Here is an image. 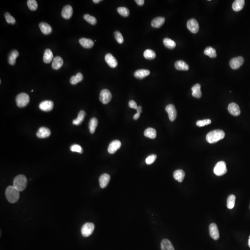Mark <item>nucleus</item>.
I'll use <instances>...</instances> for the list:
<instances>
[{
    "label": "nucleus",
    "mask_w": 250,
    "mask_h": 250,
    "mask_svg": "<svg viewBox=\"0 0 250 250\" xmlns=\"http://www.w3.org/2000/svg\"><path fill=\"white\" fill-rule=\"evenodd\" d=\"M80 45L85 48H91L93 47L94 42L89 39L81 38L79 40Z\"/></svg>",
    "instance_id": "obj_21"
},
{
    "label": "nucleus",
    "mask_w": 250,
    "mask_h": 250,
    "mask_svg": "<svg viewBox=\"0 0 250 250\" xmlns=\"http://www.w3.org/2000/svg\"><path fill=\"white\" fill-rule=\"evenodd\" d=\"M98 121L97 118H93L90 120L89 123V131L91 134H94L97 126Z\"/></svg>",
    "instance_id": "obj_35"
},
{
    "label": "nucleus",
    "mask_w": 250,
    "mask_h": 250,
    "mask_svg": "<svg viewBox=\"0 0 250 250\" xmlns=\"http://www.w3.org/2000/svg\"><path fill=\"white\" fill-rule=\"evenodd\" d=\"M53 58V55L52 52L50 49H46L44 54V62L46 64H49L52 61Z\"/></svg>",
    "instance_id": "obj_28"
},
{
    "label": "nucleus",
    "mask_w": 250,
    "mask_h": 250,
    "mask_svg": "<svg viewBox=\"0 0 250 250\" xmlns=\"http://www.w3.org/2000/svg\"><path fill=\"white\" fill-rule=\"evenodd\" d=\"M235 199L236 197L233 195H231L228 197L227 199V207L228 209H233L235 206Z\"/></svg>",
    "instance_id": "obj_37"
},
{
    "label": "nucleus",
    "mask_w": 250,
    "mask_h": 250,
    "mask_svg": "<svg viewBox=\"0 0 250 250\" xmlns=\"http://www.w3.org/2000/svg\"><path fill=\"white\" fill-rule=\"evenodd\" d=\"M228 110L231 115L235 116H237L241 114V109L240 107L236 103L232 102L228 105Z\"/></svg>",
    "instance_id": "obj_12"
},
{
    "label": "nucleus",
    "mask_w": 250,
    "mask_h": 250,
    "mask_svg": "<svg viewBox=\"0 0 250 250\" xmlns=\"http://www.w3.org/2000/svg\"><path fill=\"white\" fill-rule=\"evenodd\" d=\"M121 146V143L119 140H116L111 142L108 148L109 153L114 154Z\"/></svg>",
    "instance_id": "obj_15"
},
{
    "label": "nucleus",
    "mask_w": 250,
    "mask_h": 250,
    "mask_svg": "<svg viewBox=\"0 0 250 250\" xmlns=\"http://www.w3.org/2000/svg\"><path fill=\"white\" fill-rule=\"evenodd\" d=\"M136 110H137V113H141L142 112V107H141V106H138V108H137Z\"/></svg>",
    "instance_id": "obj_50"
},
{
    "label": "nucleus",
    "mask_w": 250,
    "mask_h": 250,
    "mask_svg": "<svg viewBox=\"0 0 250 250\" xmlns=\"http://www.w3.org/2000/svg\"><path fill=\"white\" fill-rule=\"evenodd\" d=\"M54 104L51 101H45L42 102L39 105V108L42 111L45 112L50 111L53 108Z\"/></svg>",
    "instance_id": "obj_13"
},
{
    "label": "nucleus",
    "mask_w": 250,
    "mask_h": 250,
    "mask_svg": "<svg viewBox=\"0 0 250 250\" xmlns=\"http://www.w3.org/2000/svg\"><path fill=\"white\" fill-rule=\"evenodd\" d=\"M144 56L148 60H153L156 57V53L153 50L148 49L145 51Z\"/></svg>",
    "instance_id": "obj_38"
},
{
    "label": "nucleus",
    "mask_w": 250,
    "mask_h": 250,
    "mask_svg": "<svg viewBox=\"0 0 250 250\" xmlns=\"http://www.w3.org/2000/svg\"><path fill=\"white\" fill-rule=\"evenodd\" d=\"M144 135L145 137L150 138L151 139H154L156 138L157 136V132L156 130L154 128L149 127L145 131Z\"/></svg>",
    "instance_id": "obj_31"
},
{
    "label": "nucleus",
    "mask_w": 250,
    "mask_h": 250,
    "mask_svg": "<svg viewBox=\"0 0 250 250\" xmlns=\"http://www.w3.org/2000/svg\"><path fill=\"white\" fill-rule=\"evenodd\" d=\"M161 248L162 250H175L172 243L167 239H164L162 241Z\"/></svg>",
    "instance_id": "obj_30"
},
{
    "label": "nucleus",
    "mask_w": 250,
    "mask_h": 250,
    "mask_svg": "<svg viewBox=\"0 0 250 250\" xmlns=\"http://www.w3.org/2000/svg\"><path fill=\"white\" fill-rule=\"evenodd\" d=\"M84 19L90 23V24L94 25L97 23V19L93 16H91L89 14H85L84 16Z\"/></svg>",
    "instance_id": "obj_39"
},
{
    "label": "nucleus",
    "mask_w": 250,
    "mask_h": 250,
    "mask_svg": "<svg viewBox=\"0 0 250 250\" xmlns=\"http://www.w3.org/2000/svg\"><path fill=\"white\" fill-rule=\"evenodd\" d=\"M164 44L169 49H173L176 47L175 42L169 38H165L163 40Z\"/></svg>",
    "instance_id": "obj_36"
},
{
    "label": "nucleus",
    "mask_w": 250,
    "mask_h": 250,
    "mask_svg": "<svg viewBox=\"0 0 250 250\" xmlns=\"http://www.w3.org/2000/svg\"><path fill=\"white\" fill-rule=\"evenodd\" d=\"M225 136V132L222 130H214L209 132L206 136V140L210 144H213L222 140Z\"/></svg>",
    "instance_id": "obj_1"
},
{
    "label": "nucleus",
    "mask_w": 250,
    "mask_h": 250,
    "mask_svg": "<svg viewBox=\"0 0 250 250\" xmlns=\"http://www.w3.org/2000/svg\"><path fill=\"white\" fill-rule=\"evenodd\" d=\"M4 16L8 23L12 24L13 25L15 23L16 21H15V19L14 17L11 16L9 13L8 12L5 13Z\"/></svg>",
    "instance_id": "obj_42"
},
{
    "label": "nucleus",
    "mask_w": 250,
    "mask_h": 250,
    "mask_svg": "<svg viewBox=\"0 0 250 250\" xmlns=\"http://www.w3.org/2000/svg\"><path fill=\"white\" fill-rule=\"evenodd\" d=\"M105 60L108 65L111 68H116L117 66L118 62L116 59L110 53L106 54Z\"/></svg>",
    "instance_id": "obj_17"
},
{
    "label": "nucleus",
    "mask_w": 250,
    "mask_h": 250,
    "mask_svg": "<svg viewBox=\"0 0 250 250\" xmlns=\"http://www.w3.org/2000/svg\"><path fill=\"white\" fill-rule=\"evenodd\" d=\"M30 101L29 97L27 94L21 93L17 95L16 102L17 106L20 108H23L27 106Z\"/></svg>",
    "instance_id": "obj_4"
},
{
    "label": "nucleus",
    "mask_w": 250,
    "mask_h": 250,
    "mask_svg": "<svg viewBox=\"0 0 250 250\" xmlns=\"http://www.w3.org/2000/svg\"><path fill=\"white\" fill-rule=\"evenodd\" d=\"M249 238H250V236H249Z\"/></svg>",
    "instance_id": "obj_53"
},
{
    "label": "nucleus",
    "mask_w": 250,
    "mask_h": 250,
    "mask_svg": "<svg viewBox=\"0 0 250 250\" xmlns=\"http://www.w3.org/2000/svg\"><path fill=\"white\" fill-rule=\"evenodd\" d=\"M84 79V76L82 73H77L76 75L74 76L71 77L70 79V83L72 85H76V84L81 82Z\"/></svg>",
    "instance_id": "obj_32"
},
{
    "label": "nucleus",
    "mask_w": 250,
    "mask_h": 250,
    "mask_svg": "<svg viewBox=\"0 0 250 250\" xmlns=\"http://www.w3.org/2000/svg\"><path fill=\"white\" fill-rule=\"evenodd\" d=\"M70 150L73 152H76V153H82L83 152V150L82 147L79 145H73L70 146Z\"/></svg>",
    "instance_id": "obj_44"
},
{
    "label": "nucleus",
    "mask_w": 250,
    "mask_h": 250,
    "mask_svg": "<svg viewBox=\"0 0 250 250\" xmlns=\"http://www.w3.org/2000/svg\"><path fill=\"white\" fill-rule=\"evenodd\" d=\"M209 234L213 240L217 241L219 238V232L216 224L213 223L210 224L209 226Z\"/></svg>",
    "instance_id": "obj_11"
},
{
    "label": "nucleus",
    "mask_w": 250,
    "mask_h": 250,
    "mask_svg": "<svg viewBox=\"0 0 250 250\" xmlns=\"http://www.w3.org/2000/svg\"><path fill=\"white\" fill-rule=\"evenodd\" d=\"M63 63L64 62L62 57L60 56L55 57L53 58L52 65L54 70H58L62 66Z\"/></svg>",
    "instance_id": "obj_23"
},
{
    "label": "nucleus",
    "mask_w": 250,
    "mask_h": 250,
    "mask_svg": "<svg viewBox=\"0 0 250 250\" xmlns=\"http://www.w3.org/2000/svg\"><path fill=\"white\" fill-rule=\"evenodd\" d=\"M28 180L24 175H20L15 177L13 182V186L20 192L24 190L27 187Z\"/></svg>",
    "instance_id": "obj_3"
},
{
    "label": "nucleus",
    "mask_w": 250,
    "mask_h": 250,
    "mask_svg": "<svg viewBox=\"0 0 250 250\" xmlns=\"http://www.w3.org/2000/svg\"><path fill=\"white\" fill-rule=\"evenodd\" d=\"M114 35H115L116 40L118 43H123V41H124V39H123L122 34L119 31H116L114 33Z\"/></svg>",
    "instance_id": "obj_43"
},
{
    "label": "nucleus",
    "mask_w": 250,
    "mask_h": 250,
    "mask_svg": "<svg viewBox=\"0 0 250 250\" xmlns=\"http://www.w3.org/2000/svg\"><path fill=\"white\" fill-rule=\"evenodd\" d=\"M94 229V225L92 223H86L81 229V233L84 237H88L92 234Z\"/></svg>",
    "instance_id": "obj_6"
},
{
    "label": "nucleus",
    "mask_w": 250,
    "mask_h": 250,
    "mask_svg": "<svg viewBox=\"0 0 250 250\" xmlns=\"http://www.w3.org/2000/svg\"><path fill=\"white\" fill-rule=\"evenodd\" d=\"M39 27L42 33L45 35H49L52 32V28L47 23H40L39 24Z\"/></svg>",
    "instance_id": "obj_19"
},
{
    "label": "nucleus",
    "mask_w": 250,
    "mask_h": 250,
    "mask_svg": "<svg viewBox=\"0 0 250 250\" xmlns=\"http://www.w3.org/2000/svg\"><path fill=\"white\" fill-rule=\"evenodd\" d=\"M156 158H157V155L155 154H152V155H150L148 157H147L146 159H145V162L146 164H151L153 163L156 160Z\"/></svg>",
    "instance_id": "obj_46"
},
{
    "label": "nucleus",
    "mask_w": 250,
    "mask_h": 250,
    "mask_svg": "<svg viewBox=\"0 0 250 250\" xmlns=\"http://www.w3.org/2000/svg\"><path fill=\"white\" fill-rule=\"evenodd\" d=\"M112 95L111 93L107 89H104L101 91L100 93V101L103 104H106L108 103L111 100Z\"/></svg>",
    "instance_id": "obj_7"
},
{
    "label": "nucleus",
    "mask_w": 250,
    "mask_h": 250,
    "mask_svg": "<svg viewBox=\"0 0 250 250\" xmlns=\"http://www.w3.org/2000/svg\"><path fill=\"white\" fill-rule=\"evenodd\" d=\"M175 67L176 69L180 70H189V65L186 62L182 60H178L175 64Z\"/></svg>",
    "instance_id": "obj_25"
},
{
    "label": "nucleus",
    "mask_w": 250,
    "mask_h": 250,
    "mask_svg": "<svg viewBox=\"0 0 250 250\" xmlns=\"http://www.w3.org/2000/svg\"><path fill=\"white\" fill-rule=\"evenodd\" d=\"M187 28L192 33H195L199 30V25L196 20L191 19L187 21Z\"/></svg>",
    "instance_id": "obj_9"
},
{
    "label": "nucleus",
    "mask_w": 250,
    "mask_h": 250,
    "mask_svg": "<svg viewBox=\"0 0 250 250\" xmlns=\"http://www.w3.org/2000/svg\"><path fill=\"white\" fill-rule=\"evenodd\" d=\"M5 195L9 203H15L19 199L20 191L14 186H9L6 190Z\"/></svg>",
    "instance_id": "obj_2"
},
{
    "label": "nucleus",
    "mask_w": 250,
    "mask_h": 250,
    "mask_svg": "<svg viewBox=\"0 0 250 250\" xmlns=\"http://www.w3.org/2000/svg\"><path fill=\"white\" fill-rule=\"evenodd\" d=\"M102 1L101 0H93V1L94 2V3H98L99 2H100V1Z\"/></svg>",
    "instance_id": "obj_51"
},
{
    "label": "nucleus",
    "mask_w": 250,
    "mask_h": 250,
    "mask_svg": "<svg viewBox=\"0 0 250 250\" xmlns=\"http://www.w3.org/2000/svg\"><path fill=\"white\" fill-rule=\"evenodd\" d=\"M204 54L212 58H214L217 56L216 50L212 47H207L204 50Z\"/></svg>",
    "instance_id": "obj_34"
},
{
    "label": "nucleus",
    "mask_w": 250,
    "mask_h": 250,
    "mask_svg": "<svg viewBox=\"0 0 250 250\" xmlns=\"http://www.w3.org/2000/svg\"><path fill=\"white\" fill-rule=\"evenodd\" d=\"M129 107L132 108H134V109H137L138 108V106H137V103L135 101L133 100H131L129 102Z\"/></svg>",
    "instance_id": "obj_47"
},
{
    "label": "nucleus",
    "mask_w": 250,
    "mask_h": 250,
    "mask_svg": "<svg viewBox=\"0 0 250 250\" xmlns=\"http://www.w3.org/2000/svg\"><path fill=\"white\" fill-rule=\"evenodd\" d=\"M27 4L29 9L32 11L36 10L38 8V3L35 0H28Z\"/></svg>",
    "instance_id": "obj_40"
},
{
    "label": "nucleus",
    "mask_w": 250,
    "mask_h": 250,
    "mask_svg": "<svg viewBox=\"0 0 250 250\" xmlns=\"http://www.w3.org/2000/svg\"><path fill=\"white\" fill-rule=\"evenodd\" d=\"M19 53L17 50H14L11 52L9 54V58H8V62L10 65H15L16 58L19 56Z\"/></svg>",
    "instance_id": "obj_24"
},
{
    "label": "nucleus",
    "mask_w": 250,
    "mask_h": 250,
    "mask_svg": "<svg viewBox=\"0 0 250 250\" xmlns=\"http://www.w3.org/2000/svg\"><path fill=\"white\" fill-rule=\"evenodd\" d=\"M110 180V177L108 174L104 173L101 175L99 178V183L101 188L104 189L107 186Z\"/></svg>",
    "instance_id": "obj_18"
},
{
    "label": "nucleus",
    "mask_w": 250,
    "mask_h": 250,
    "mask_svg": "<svg viewBox=\"0 0 250 250\" xmlns=\"http://www.w3.org/2000/svg\"><path fill=\"white\" fill-rule=\"evenodd\" d=\"M135 1V2L137 3V4L138 5L140 6L143 5L144 4V0H136Z\"/></svg>",
    "instance_id": "obj_48"
},
{
    "label": "nucleus",
    "mask_w": 250,
    "mask_h": 250,
    "mask_svg": "<svg viewBox=\"0 0 250 250\" xmlns=\"http://www.w3.org/2000/svg\"><path fill=\"white\" fill-rule=\"evenodd\" d=\"M150 71L146 69H140L136 70L134 73V75L136 78L139 79H142L149 75Z\"/></svg>",
    "instance_id": "obj_20"
},
{
    "label": "nucleus",
    "mask_w": 250,
    "mask_h": 250,
    "mask_svg": "<svg viewBox=\"0 0 250 250\" xmlns=\"http://www.w3.org/2000/svg\"><path fill=\"white\" fill-rule=\"evenodd\" d=\"M72 15L73 9L72 7L69 5L65 6L62 11V16L65 19L68 20L71 18Z\"/></svg>",
    "instance_id": "obj_14"
},
{
    "label": "nucleus",
    "mask_w": 250,
    "mask_h": 250,
    "mask_svg": "<svg viewBox=\"0 0 250 250\" xmlns=\"http://www.w3.org/2000/svg\"><path fill=\"white\" fill-rule=\"evenodd\" d=\"M185 172L182 170H176L173 173V177L175 180L180 182H182L185 178Z\"/></svg>",
    "instance_id": "obj_29"
},
{
    "label": "nucleus",
    "mask_w": 250,
    "mask_h": 250,
    "mask_svg": "<svg viewBox=\"0 0 250 250\" xmlns=\"http://www.w3.org/2000/svg\"><path fill=\"white\" fill-rule=\"evenodd\" d=\"M244 59L242 57H238L232 58L230 61V65L233 69H238L244 64Z\"/></svg>",
    "instance_id": "obj_10"
},
{
    "label": "nucleus",
    "mask_w": 250,
    "mask_h": 250,
    "mask_svg": "<svg viewBox=\"0 0 250 250\" xmlns=\"http://www.w3.org/2000/svg\"><path fill=\"white\" fill-rule=\"evenodd\" d=\"M140 113H137L135 114L134 116V119L135 120H137L139 119V117H140Z\"/></svg>",
    "instance_id": "obj_49"
},
{
    "label": "nucleus",
    "mask_w": 250,
    "mask_h": 250,
    "mask_svg": "<svg viewBox=\"0 0 250 250\" xmlns=\"http://www.w3.org/2000/svg\"><path fill=\"white\" fill-rule=\"evenodd\" d=\"M211 121L210 119H205V120L197 121L196 122V125L199 127H202V126H205L206 125L211 124Z\"/></svg>",
    "instance_id": "obj_45"
},
{
    "label": "nucleus",
    "mask_w": 250,
    "mask_h": 250,
    "mask_svg": "<svg viewBox=\"0 0 250 250\" xmlns=\"http://www.w3.org/2000/svg\"><path fill=\"white\" fill-rule=\"evenodd\" d=\"M36 135L38 138L41 139L47 138L51 135V131L49 128L47 127H40L37 132Z\"/></svg>",
    "instance_id": "obj_16"
},
{
    "label": "nucleus",
    "mask_w": 250,
    "mask_h": 250,
    "mask_svg": "<svg viewBox=\"0 0 250 250\" xmlns=\"http://www.w3.org/2000/svg\"><path fill=\"white\" fill-rule=\"evenodd\" d=\"M85 115H86V113L83 110H81L79 112L78 118L75 120H73L72 123L75 125H79L81 124L84 119Z\"/></svg>",
    "instance_id": "obj_33"
},
{
    "label": "nucleus",
    "mask_w": 250,
    "mask_h": 250,
    "mask_svg": "<svg viewBox=\"0 0 250 250\" xmlns=\"http://www.w3.org/2000/svg\"><path fill=\"white\" fill-rule=\"evenodd\" d=\"M165 110L168 114L169 118L171 121H174L177 116V111L174 105L169 104L165 108Z\"/></svg>",
    "instance_id": "obj_8"
},
{
    "label": "nucleus",
    "mask_w": 250,
    "mask_h": 250,
    "mask_svg": "<svg viewBox=\"0 0 250 250\" xmlns=\"http://www.w3.org/2000/svg\"><path fill=\"white\" fill-rule=\"evenodd\" d=\"M191 89L193 97L197 98L201 97L202 93L201 90V85L200 84H197L194 85L191 88Z\"/></svg>",
    "instance_id": "obj_26"
},
{
    "label": "nucleus",
    "mask_w": 250,
    "mask_h": 250,
    "mask_svg": "<svg viewBox=\"0 0 250 250\" xmlns=\"http://www.w3.org/2000/svg\"><path fill=\"white\" fill-rule=\"evenodd\" d=\"M117 11L120 15L123 17H127L129 15V10L126 7H119L117 9Z\"/></svg>",
    "instance_id": "obj_41"
},
{
    "label": "nucleus",
    "mask_w": 250,
    "mask_h": 250,
    "mask_svg": "<svg viewBox=\"0 0 250 250\" xmlns=\"http://www.w3.org/2000/svg\"><path fill=\"white\" fill-rule=\"evenodd\" d=\"M245 1L244 0H236L233 4L232 8L235 11H240L242 9L245 5Z\"/></svg>",
    "instance_id": "obj_27"
},
{
    "label": "nucleus",
    "mask_w": 250,
    "mask_h": 250,
    "mask_svg": "<svg viewBox=\"0 0 250 250\" xmlns=\"http://www.w3.org/2000/svg\"><path fill=\"white\" fill-rule=\"evenodd\" d=\"M165 22V18L163 17H158L152 20L151 25L154 28H159L162 27Z\"/></svg>",
    "instance_id": "obj_22"
},
{
    "label": "nucleus",
    "mask_w": 250,
    "mask_h": 250,
    "mask_svg": "<svg viewBox=\"0 0 250 250\" xmlns=\"http://www.w3.org/2000/svg\"><path fill=\"white\" fill-rule=\"evenodd\" d=\"M214 172L218 176H223L226 174L227 172L226 163L223 161L218 162L214 169Z\"/></svg>",
    "instance_id": "obj_5"
},
{
    "label": "nucleus",
    "mask_w": 250,
    "mask_h": 250,
    "mask_svg": "<svg viewBox=\"0 0 250 250\" xmlns=\"http://www.w3.org/2000/svg\"><path fill=\"white\" fill-rule=\"evenodd\" d=\"M248 246L250 247V239L249 238V241H248Z\"/></svg>",
    "instance_id": "obj_52"
}]
</instances>
